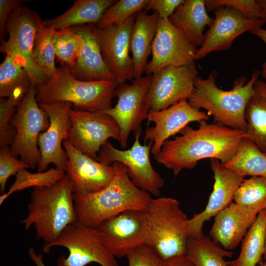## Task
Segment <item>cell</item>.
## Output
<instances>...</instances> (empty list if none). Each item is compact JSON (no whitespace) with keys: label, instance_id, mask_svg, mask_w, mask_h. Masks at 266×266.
Returning <instances> with one entry per match:
<instances>
[{"label":"cell","instance_id":"1","mask_svg":"<svg viewBox=\"0 0 266 266\" xmlns=\"http://www.w3.org/2000/svg\"><path fill=\"white\" fill-rule=\"evenodd\" d=\"M194 129L187 125L181 135L166 140L155 160L172 171L176 176L184 169H193L199 161L215 159L223 164L235 155L243 140L245 132L235 130L220 123H200Z\"/></svg>","mask_w":266,"mask_h":266},{"label":"cell","instance_id":"38","mask_svg":"<svg viewBox=\"0 0 266 266\" xmlns=\"http://www.w3.org/2000/svg\"><path fill=\"white\" fill-rule=\"evenodd\" d=\"M19 104L5 98L0 100V146L12 144L16 130L12 124V118Z\"/></svg>","mask_w":266,"mask_h":266},{"label":"cell","instance_id":"27","mask_svg":"<svg viewBox=\"0 0 266 266\" xmlns=\"http://www.w3.org/2000/svg\"><path fill=\"white\" fill-rule=\"evenodd\" d=\"M245 133L264 153H266V82L257 79L247 104Z\"/></svg>","mask_w":266,"mask_h":266},{"label":"cell","instance_id":"16","mask_svg":"<svg viewBox=\"0 0 266 266\" xmlns=\"http://www.w3.org/2000/svg\"><path fill=\"white\" fill-rule=\"evenodd\" d=\"M38 104L48 114L49 126L38 136L41 158L37 172L44 171L51 164L66 172L67 157L62 144L67 138L70 127L69 113L72 104L68 102Z\"/></svg>","mask_w":266,"mask_h":266},{"label":"cell","instance_id":"2","mask_svg":"<svg viewBox=\"0 0 266 266\" xmlns=\"http://www.w3.org/2000/svg\"><path fill=\"white\" fill-rule=\"evenodd\" d=\"M115 175L111 182L101 190L84 195L73 194L77 221L96 228L107 219L126 210H146L151 195L135 186L127 168L114 162Z\"/></svg>","mask_w":266,"mask_h":266},{"label":"cell","instance_id":"5","mask_svg":"<svg viewBox=\"0 0 266 266\" xmlns=\"http://www.w3.org/2000/svg\"><path fill=\"white\" fill-rule=\"evenodd\" d=\"M118 85L115 81L77 79L68 66H63L48 82L36 87V100L38 103L68 102L75 109L103 111L112 107Z\"/></svg>","mask_w":266,"mask_h":266},{"label":"cell","instance_id":"19","mask_svg":"<svg viewBox=\"0 0 266 266\" xmlns=\"http://www.w3.org/2000/svg\"><path fill=\"white\" fill-rule=\"evenodd\" d=\"M210 162L214 173L213 190L204 209L187 220L188 237L197 238L203 235L204 223L233 202L235 190L245 177L227 168L217 159H211Z\"/></svg>","mask_w":266,"mask_h":266},{"label":"cell","instance_id":"31","mask_svg":"<svg viewBox=\"0 0 266 266\" xmlns=\"http://www.w3.org/2000/svg\"><path fill=\"white\" fill-rule=\"evenodd\" d=\"M233 254L204 235L188 238L186 255L195 266H228L224 258H231Z\"/></svg>","mask_w":266,"mask_h":266},{"label":"cell","instance_id":"21","mask_svg":"<svg viewBox=\"0 0 266 266\" xmlns=\"http://www.w3.org/2000/svg\"><path fill=\"white\" fill-rule=\"evenodd\" d=\"M63 145L67 157L66 173L72 182L73 194L96 193L111 182L115 175L112 165L103 164L80 152L67 140Z\"/></svg>","mask_w":266,"mask_h":266},{"label":"cell","instance_id":"43","mask_svg":"<svg viewBox=\"0 0 266 266\" xmlns=\"http://www.w3.org/2000/svg\"><path fill=\"white\" fill-rule=\"evenodd\" d=\"M166 262V266H195L186 255L176 257Z\"/></svg>","mask_w":266,"mask_h":266},{"label":"cell","instance_id":"29","mask_svg":"<svg viewBox=\"0 0 266 266\" xmlns=\"http://www.w3.org/2000/svg\"><path fill=\"white\" fill-rule=\"evenodd\" d=\"M266 208L262 210L242 240L238 257L229 261L228 266H256L262 263L265 250Z\"/></svg>","mask_w":266,"mask_h":266},{"label":"cell","instance_id":"23","mask_svg":"<svg viewBox=\"0 0 266 266\" xmlns=\"http://www.w3.org/2000/svg\"><path fill=\"white\" fill-rule=\"evenodd\" d=\"M262 210L232 202L214 217L209 233L211 239L226 250L234 249Z\"/></svg>","mask_w":266,"mask_h":266},{"label":"cell","instance_id":"48","mask_svg":"<svg viewBox=\"0 0 266 266\" xmlns=\"http://www.w3.org/2000/svg\"><path fill=\"white\" fill-rule=\"evenodd\" d=\"M263 258L264 260L266 261V236H265V250H264Z\"/></svg>","mask_w":266,"mask_h":266},{"label":"cell","instance_id":"17","mask_svg":"<svg viewBox=\"0 0 266 266\" xmlns=\"http://www.w3.org/2000/svg\"><path fill=\"white\" fill-rule=\"evenodd\" d=\"M212 25L204 34L203 42L197 49L195 60L212 52L229 49L233 41L245 32L261 28L266 22L262 19H248L235 9L221 6L214 9Z\"/></svg>","mask_w":266,"mask_h":266},{"label":"cell","instance_id":"25","mask_svg":"<svg viewBox=\"0 0 266 266\" xmlns=\"http://www.w3.org/2000/svg\"><path fill=\"white\" fill-rule=\"evenodd\" d=\"M180 29L195 46H201L204 39L203 31L212 25L214 18L208 15L205 0H185L168 18Z\"/></svg>","mask_w":266,"mask_h":266},{"label":"cell","instance_id":"26","mask_svg":"<svg viewBox=\"0 0 266 266\" xmlns=\"http://www.w3.org/2000/svg\"><path fill=\"white\" fill-rule=\"evenodd\" d=\"M115 0H77L62 14L44 21L45 26L56 30L65 28L94 24L97 25L106 10Z\"/></svg>","mask_w":266,"mask_h":266},{"label":"cell","instance_id":"6","mask_svg":"<svg viewBox=\"0 0 266 266\" xmlns=\"http://www.w3.org/2000/svg\"><path fill=\"white\" fill-rule=\"evenodd\" d=\"M146 211L149 223L146 244L164 261L186 255L189 218L179 202L171 197L152 198Z\"/></svg>","mask_w":266,"mask_h":266},{"label":"cell","instance_id":"12","mask_svg":"<svg viewBox=\"0 0 266 266\" xmlns=\"http://www.w3.org/2000/svg\"><path fill=\"white\" fill-rule=\"evenodd\" d=\"M69 114L70 127L67 140L80 152L97 160L102 146L109 138L119 141L118 125L103 111L71 108Z\"/></svg>","mask_w":266,"mask_h":266},{"label":"cell","instance_id":"8","mask_svg":"<svg viewBox=\"0 0 266 266\" xmlns=\"http://www.w3.org/2000/svg\"><path fill=\"white\" fill-rule=\"evenodd\" d=\"M36 88L32 86L24 97L12 118L16 130L14 141L10 148L12 155L34 169L40 161L38 138L49 126V117L36 100Z\"/></svg>","mask_w":266,"mask_h":266},{"label":"cell","instance_id":"11","mask_svg":"<svg viewBox=\"0 0 266 266\" xmlns=\"http://www.w3.org/2000/svg\"><path fill=\"white\" fill-rule=\"evenodd\" d=\"M152 75L135 78L132 83L119 84L114 96L118 101L114 107L103 111L110 116L118 125L120 132L119 141L120 146L125 148L130 133H141V123L147 118L150 110L145 102L149 89Z\"/></svg>","mask_w":266,"mask_h":266},{"label":"cell","instance_id":"40","mask_svg":"<svg viewBox=\"0 0 266 266\" xmlns=\"http://www.w3.org/2000/svg\"><path fill=\"white\" fill-rule=\"evenodd\" d=\"M126 257L128 266H166V262L146 244L134 248Z\"/></svg>","mask_w":266,"mask_h":266},{"label":"cell","instance_id":"42","mask_svg":"<svg viewBox=\"0 0 266 266\" xmlns=\"http://www.w3.org/2000/svg\"><path fill=\"white\" fill-rule=\"evenodd\" d=\"M21 0H0V34L1 42H3L4 32L6 22L14 8L20 5Z\"/></svg>","mask_w":266,"mask_h":266},{"label":"cell","instance_id":"45","mask_svg":"<svg viewBox=\"0 0 266 266\" xmlns=\"http://www.w3.org/2000/svg\"><path fill=\"white\" fill-rule=\"evenodd\" d=\"M250 33L260 38L266 44V30L259 28L251 31ZM262 67L266 68V62L263 64Z\"/></svg>","mask_w":266,"mask_h":266},{"label":"cell","instance_id":"39","mask_svg":"<svg viewBox=\"0 0 266 266\" xmlns=\"http://www.w3.org/2000/svg\"><path fill=\"white\" fill-rule=\"evenodd\" d=\"M30 168L24 162L18 160L10 152L8 146L0 148V190L2 194L5 189L8 179L23 168Z\"/></svg>","mask_w":266,"mask_h":266},{"label":"cell","instance_id":"34","mask_svg":"<svg viewBox=\"0 0 266 266\" xmlns=\"http://www.w3.org/2000/svg\"><path fill=\"white\" fill-rule=\"evenodd\" d=\"M80 38L73 27L56 30L53 38L56 57L61 65L72 68L75 63Z\"/></svg>","mask_w":266,"mask_h":266},{"label":"cell","instance_id":"44","mask_svg":"<svg viewBox=\"0 0 266 266\" xmlns=\"http://www.w3.org/2000/svg\"><path fill=\"white\" fill-rule=\"evenodd\" d=\"M29 254L36 266H46L43 263L42 256L41 255L37 254L33 248L31 247L29 248Z\"/></svg>","mask_w":266,"mask_h":266},{"label":"cell","instance_id":"30","mask_svg":"<svg viewBox=\"0 0 266 266\" xmlns=\"http://www.w3.org/2000/svg\"><path fill=\"white\" fill-rule=\"evenodd\" d=\"M224 165L244 177H266V155L247 138L243 140L232 159Z\"/></svg>","mask_w":266,"mask_h":266},{"label":"cell","instance_id":"32","mask_svg":"<svg viewBox=\"0 0 266 266\" xmlns=\"http://www.w3.org/2000/svg\"><path fill=\"white\" fill-rule=\"evenodd\" d=\"M66 175V172L57 168H52L43 172L32 173L26 168L20 170L16 174L15 181L8 190L0 196V205L13 193L33 187H42L51 185L61 180Z\"/></svg>","mask_w":266,"mask_h":266},{"label":"cell","instance_id":"7","mask_svg":"<svg viewBox=\"0 0 266 266\" xmlns=\"http://www.w3.org/2000/svg\"><path fill=\"white\" fill-rule=\"evenodd\" d=\"M43 22L36 11L18 5L6 22L8 38L0 46L1 52L10 54L19 61L30 76L32 86L36 88L52 78L50 72L39 66L33 53L35 35Z\"/></svg>","mask_w":266,"mask_h":266},{"label":"cell","instance_id":"35","mask_svg":"<svg viewBox=\"0 0 266 266\" xmlns=\"http://www.w3.org/2000/svg\"><path fill=\"white\" fill-rule=\"evenodd\" d=\"M56 30L45 25L44 22L39 28L35 38L33 53L40 66L54 76L58 71L55 66V53L53 38Z\"/></svg>","mask_w":266,"mask_h":266},{"label":"cell","instance_id":"15","mask_svg":"<svg viewBox=\"0 0 266 266\" xmlns=\"http://www.w3.org/2000/svg\"><path fill=\"white\" fill-rule=\"evenodd\" d=\"M196 47L182 31L168 19L159 18L156 34L152 45V58L145 73L153 75L169 66H182L195 62Z\"/></svg>","mask_w":266,"mask_h":266},{"label":"cell","instance_id":"50","mask_svg":"<svg viewBox=\"0 0 266 266\" xmlns=\"http://www.w3.org/2000/svg\"><path fill=\"white\" fill-rule=\"evenodd\" d=\"M265 154L266 155V153H265Z\"/></svg>","mask_w":266,"mask_h":266},{"label":"cell","instance_id":"36","mask_svg":"<svg viewBox=\"0 0 266 266\" xmlns=\"http://www.w3.org/2000/svg\"><path fill=\"white\" fill-rule=\"evenodd\" d=\"M149 0H116L104 12L97 27L103 29L122 24L131 16L145 9Z\"/></svg>","mask_w":266,"mask_h":266},{"label":"cell","instance_id":"46","mask_svg":"<svg viewBox=\"0 0 266 266\" xmlns=\"http://www.w3.org/2000/svg\"><path fill=\"white\" fill-rule=\"evenodd\" d=\"M258 3L261 6L264 13L266 22V0H256Z\"/></svg>","mask_w":266,"mask_h":266},{"label":"cell","instance_id":"28","mask_svg":"<svg viewBox=\"0 0 266 266\" xmlns=\"http://www.w3.org/2000/svg\"><path fill=\"white\" fill-rule=\"evenodd\" d=\"M32 87L30 76L19 61L6 54L0 65V97L20 103Z\"/></svg>","mask_w":266,"mask_h":266},{"label":"cell","instance_id":"24","mask_svg":"<svg viewBox=\"0 0 266 266\" xmlns=\"http://www.w3.org/2000/svg\"><path fill=\"white\" fill-rule=\"evenodd\" d=\"M159 16L156 12L145 11L136 13L130 37V51L134 66V79L140 77L146 70L148 58L151 53L152 43L157 31Z\"/></svg>","mask_w":266,"mask_h":266},{"label":"cell","instance_id":"20","mask_svg":"<svg viewBox=\"0 0 266 266\" xmlns=\"http://www.w3.org/2000/svg\"><path fill=\"white\" fill-rule=\"evenodd\" d=\"M136 14L121 24L103 29L97 28L104 61L118 84L134 78L133 63L129 53L130 37Z\"/></svg>","mask_w":266,"mask_h":266},{"label":"cell","instance_id":"22","mask_svg":"<svg viewBox=\"0 0 266 266\" xmlns=\"http://www.w3.org/2000/svg\"><path fill=\"white\" fill-rule=\"evenodd\" d=\"M73 28L78 33L80 42L75 65L69 68L71 74L82 81H116V77L102 57L97 26L89 24Z\"/></svg>","mask_w":266,"mask_h":266},{"label":"cell","instance_id":"47","mask_svg":"<svg viewBox=\"0 0 266 266\" xmlns=\"http://www.w3.org/2000/svg\"><path fill=\"white\" fill-rule=\"evenodd\" d=\"M261 74L263 78L265 79L266 82V68L263 67Z\"/></svg>","mask_w":266,"mask_h":266},{"label":"cell","instance_id":"33","mask_svg":"<svg viewBox=\"0 0 266 266\" xmlns=\"http://www.w3.org/2000/svg\"><path fill=\"white\" fill-rule=\"evenodd\" d=\"M234 202L242 206L266 208V177L251 176L244 179L235 190Z\"/></svg>","mask_w":266,"mask_h":266},{"label":"cell","instance_id":"14","mask_svg":"<svg viewBox=\"0 0 266 266\" xmlns=\"http://www.w3.org/2000/svg\"><path fill=\"white\" fill-rule=\"evenodd\" d=\"M198 74L195 62L182 66H167L153 74L145 99L150 110H162L188 100L194 91Z\"/></svg>","mask_w":266,"mask_h":266},{"label":"cell","instance_id":"49","mask_svg":"<svg viewBox=\"0 0 266 266\" xmlns=\"http://www.w3.org/2000/svg\"><path fill=\"white\" fill-rule=\"evenodd\" d=\"M259 266H266V262L264 263H261Z\"/></svg>","mask_w":266,"mask_h":266},{"label":"cell","instance_id":"10","mask_svg":"<svg viewBox=\"0 0 266 266\" xmlns=\"http://www.w3.org/2000/svg\"><path fill=\"white\" fill-rule=\"evenodd\" d=\"M141 133L135 134L133 145L128 149L120 150L106 141L98 154L97 160L107 165L118 162L127 168V173L133 183L140 189L155 196L160 194L165 181L153 168L150 153L152 143L142 145L139 142Z\"/></svg>","mask_w":266,"mask_h":266},{"label":"cell","instance_id":"9","mask_svg":"<svg viewBox=\"0 0 266 266\" xmlns=\"http://www.w3.org/2000/svg\"><path fill=\"white\" fill-rule=\"evenodd\" d=\"M59 246L67 248L69 254L58 258V266H85L92 262L101 266H118L97 229L77 221L66 227L56 240L44 245L42 250L49 253L52 247Z\"/></svg>","mask_w":266,"mask_h":266},{"label":"cell","instance_id":"41","mask_svg":"<svg viewBox=\"0 0 266 266\" xmlns=\"http://www.w3.org/2000/svg\"><path fill=\"white\" fill-rule=\"evenodd\" d=\"M185 0H149L145 12L151 10L158 14L160 19H168Z\"/></svg>","mask_w":266,"mask_h":266},{"label":"cell","instance_id":"13","mask_svg":"<svg viewBox=\"0 0 266 266\" xmlns=\"http://www.w3.org/2000/svg\"><path fill=\"white\" fill-rule=\"evenodd\" d=\"M108 250L115 257L126 256L132 250L146 244L149 223L146 210L122 212L96 228Z\"/></svg>","mask_w":266,"mask_h":266},{"label":"cell","instance_id":"37","mask_svg":"<svg viewBox=\"0 0 266 266\" xmlns=\"http://www.w3.org/2000/svg\"><path fill=\"white\" fill-rule=\"evenodd\" d=\"M205 5L207 12L219 6H228L237 10L246 19L266 21L262 9L256 0H205Z\"/></svg>","mask_w":266,"mask_h":266},{"label":"cell","instance_id":"18","mask_svg":"<svg viewBox=\"0 0 266 266\" xmlns=\"http://www.w3.org/2000/svg\"><path fill=\"white\" fill-rule=\"evenodd\" d=\"M209 116L203 111L192 106L187 100H182L162 110H149L147 119L155 125L146 128L144 141L145 143H152L151 152L155 156L171 136L179 133L189 123L207 121Z\"/></svg>","mask_w":266,"mask_h":266},{"label":"cell","instance_id":"4","mask_svg":"<svg viewBox=\"0 0 266 266\" xmlns=\"http://www.w3.org/2000/svg\"><path fill=\"white\" fill-rule=\"evenodd\" d=\"M260 73L259 70H255L248 82L245 76L238 77L228 91L217 86L216 70L211 72L207 78L198 76L194 91L188 101L194 108L206 110L217 123L245 132V109Z\"/></svg>","mask_w":266,"mask_h":266},{"label":"cell","instance_id":"3","mask_svg":"<svg viewBox=\"0 0 266 266\" xmlns=\"http://www.w3.org/2000/svg\"><path fill=\"white\" fill-rule=\"evenodd\" d=\"M28 213L20 221L25 230L33 226L35 237L44 245L56 240L68 225L77 221L72 182L66 175L48 186L35 187L30 194Z\"/></svg>","mask_w":266,"mask_h":266}]
</instances>
